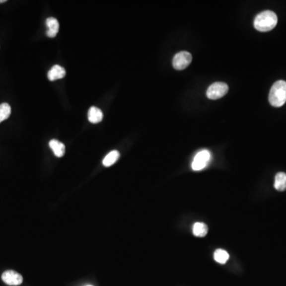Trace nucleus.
Returning <instances> with one entry per match:
<instances>
[{
	"label": "nucleus",
	"instance_id": "nucleus-1",
	"mask_svg": "<svg viewBox=\"0 0 286 286\" xmlns=\"http://www.w3.org/2000/svg\"><path fill=\"white\" fill-rule=\"evenodd\" d=\"M278 23V16L271 10L261 12L254 18V26L258 31L267 32L272 30Z\"/></svg>",
	"mask_w": 286,
	"mask_h": 286
},
{
	"label": "nucleus",
	"instance_id": "nucleus-14",
	"mask_svg": "<svg viewBox=\"0 0 286 286\" xmlns=\"http://www.w3.org/2000/svg\"><path fill=\"white\" fill-rule=\"evenodd\" d=\"M228 253L226 252V250H222V249H218L215 250L214 254V259L215 262H218L219 264H225L229 259Z\"/></svg>",
	"mask_w": 286,
	"mask_h": 286
},
{
	"label": "nucleus",
	"instance_id": "nucleus-10",
	"mask_svg": "<svg viewBox=\"0 0 286 286\" xmlns=\"http://www.w3.org/2000/svg\"><path fill=\"white\" fill-rule=\"evenodd\" d=\"M52 150L54 151V154L58 157H63L66 153V146L63 143L58 141L57 139H52L49 143Z\"/></svg>",
	"mask_w": 286,
	"mask_h": 286
},
{
	"label": "nucleus",
	"instance_id": "nucleus-16",
	"mask_svg": "<svg viewBox=\"0 0 286 286\" xmlns=\"http://www.w3.org/2000/svg\"><path fill=\"white\" fill-rule=\"evenodd\" d=\"M6 0H0V3H3V2H6Z\"/></svg>",
	"mask_w": 286,
	"mask_h": 286
},
{
	"label": "nucleus",
	"instance_id": "nucleus-17",
	"mask_svg": "<svg viewBox=\"0 0 286 286\" xmlns=\"http://www.w3.org/2000/svg\"></svg>",
	"mask_w": 286,
	"mask_h": 286
},
{
	"label": "nucleus",
	"instance_id": "nucleus-11",
	"mask_svg": "<svg viewBox=\"0 0 286 286\" xmlns=\"http://www.w3.org/2000/svg\"><path fill=\"white\" fill-rule=\"evenodd\" d=\"M274 188L278 191L283 192L286 190V173H277L274 180Z\"/></svg>",
	"mask_w": 286,
	"mask_h": 286
},
{
	"label": "nucleus",
	"instance_id": "nucleus-5",
	"mask_svg": "<svg viewBox=\"0 0 286 286\" xmlns=\"http://www.w3.org/2000/svg\"><path fill=\"white\" fill-rule=\"evenodd\" d=\"M193 57L190 53L186 51L180 52L174 56L173 59V66L175 70H183L190 65Z\"/></svg>",
	"mask_w": 286,
	"mask_h": 286
},
{
	"label": "nucleus",
	"instance_id": "nucleus-3",
	"mask_svg": "<svg viewBox=\"0 0 286 286\" xmlns=\"http://www.w3.org/2000/svg\"><path fill=\"white\" fill-rule=\"evenodd\" d=\"M211 158H212V154L209 150L203 149L200 151L193 159L192 169L194 171H200L205 169L207 165H209Z\"/></svg>",
	"mask_w": 286,
	"mask_h": 286
},
{
	"label": "nucleus",
	"instance_id": "nucleus-15",
	"mask_svg": "<svg viewBox=\"0 0 286 286\" xmlns=\"http://www.w3.org/2000/svg\"><path fill=\"white\" fill-rule=\"evenodd\" d=\"M11 114V107L6 103L0 104V123L5 121L10 117Z\"/></svg>",
	"mask_w": 286,
	"mask_h": 286
},
{
	"label": "nucleus",
	"instance_id": "nucleus-6",
	"mask_svg": "<svg viewBox=\"0 0 286 286\" xmlns=\"http://www.w3.org/2000/svg\"><path fill=\"white\" fill-rule=\"evenodd\" d=\"M2 280L8 286H17L22 284L23 278L14 270H6L2 274Z\"/></svg>",
	"mask_w": 286,
	"mask_h": 286
},
{
	"label": "nucleus",
	"instance_id": "nucleus-13",
	"mask_svg": "<svg viewBox=\"0 0 286 286\" xmlns=\"http://www.w3.org/2000/svg\"><path fill=\"white\" fill-rule=\"evenodd\" d=\"M208 226L204 222H196L193 225V232L195 236L205 237L208 234Z\"/></svg>",
	"mask_w": 286,
	"mask_h": 286
},
{
	"label": "nucleus",
	"instance_id": "nucleus-7",
	"mask_svg": "<svg viewBox=\"0 0 286 286\" xmlns=\"http://www.w3.org/2000/svg\"><path fill=\"white\" fill-rule=\"evenodd\" d=\"M46 26H47L48 30L46 31V35L49 38H55L56 35L58 34L59 31V22L58 19L55 18L50 17L46 19Z\"/></svg>",
	"mask_w": 286,
	"mask_h": 286
},
{
	"label": "nucleus",
	"instance_id": "nucleus-9",
	"mask_svg": "<svg viewBox=\"0 0 286 286\" xmlns=\"http://www.w3.org/2000/svg\"><path fill=\"white\" fill-rule=\"evenodd\" d=\"M87 117H88V121L90 123L96 124V123H100L103 120V112L98 107H91L88 110Z\"/></svg>",
	"mask_w": 286,
	"mask_h": 286
},
{
	"label": "nucleus",
	"instance_id": "nucleus-12",
	"mask_svg": "<svg viewBox=\"0 0 286 286\" xmlns=\"http://www.w3.org/2000/svg\"><path fill=\"white\" fill-rule=\"evenodd\" d=\"M120 153L119 151L113 150L110 152L103 160V165L106 167H110L114 165L119 160Z\"/></svg>",
	"mask_w": 286,
	"mask_h": 286
},
{
	"label": "nucleus",
	"instance_id": "nucleus-4",
	"mask_svg": "<svg viewBox=\"0 0 286 286\" xmlns=\"http://www.w3.org/2000/svg\"><path fill=\"white\" fill-rule=\"evenodd\" d=\"M229 87L226 83L216 82L209 86L207 90V96L210 99H220L227 93Z\"/></svg>",
	"mask_w": 286,
	"mask_h": 286
},
{
	"label": "nucleus",
	"instance_id": "nucleus-8",
	"mask_svg": "<svg viewBox=\"0 0 286 286\" xmlns=\"http://www.w3.org/2000/svg\"><path fill=\"white\" fill-rule=\"evenodd\" d=\"M66 70L62 66L56 65L53 66L51 70L48 72V79H50V81H54L57 79H62L66 76Z\"/></svg>",
	"mask_w": 286,
	"mask_h": 286
},
{
	"label": "nucleus",
	"instance_id": "nucleus-2",
	"mask_svg": "<svg viewBox=\"0 0 286 286\" xmlns=\"http://www.w3.org/2000/svg\"><path fill=\"white\" fill-rule=\"evenodd\" d=\"M269 101L273 107H280L286 103V81L278 80L270 89Z\"/></svg>",
	"mask_w": 286,
	"mask_h": 286
}]
</instances>
